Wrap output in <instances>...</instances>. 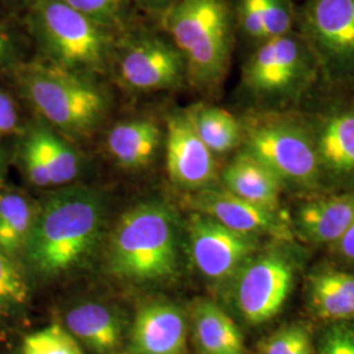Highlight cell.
Wrapping results in <instances>:
<instances>
[{
  "instance_id": "obj_5",
  "label": "cell",
  "mask_w": 354,
  "mask_h": 354,
  "mask_svg": "<svg viewBox=\"0 0 354 354\" xmlns=\"http://www.w3.org/2000/svg\"><path fill=\"white\" fill-rule=\"evenodd\" d=\"M304 264L297 241H272L250 257L226 283L228 301L248 326H263L279 315Z\"/></svg>"
},
{
  "instance_id": "obj_33",
  "label": "cell",
  "mask_w": 354,
  "mask_h": 354,
  "mask_svg": "<svg viewBox=\"0 0 354 354\" xmlns=\"http://www.w3.org/2000/svg\"><path fill=\"white\" fill-rule=\"evenodd\" d=\"M19 124V113L10 95L0 89V136L12 133Z\"/></svg>"
},
{
  "instance_id": "obj_30",
  "label": "cell",
  "mask_w": 354,
  "mask_h": 354,
  "mask_svg": "<svg viewBox=\"0 0 354 354\" xmlns=\"http://www.w3.org/2000/svg\"><path fill=\"white\" fill-rule=\"evenodd\" d=\"M291 26L292 11L290 0H264L266 39L289 35L291 33Z\"/></svg>"
},
{
  "instance_id": "obj_26",
  "label": "cell",
  "mask_w": 354,
  "mask_h": 354,
  "mask_svg": "<svg viewBox=\"0 0 354 354\" xmlns=\"http://www.w3.org/2000/svg\"><path fill=\"white\" fill-rule=\"evenodd\" d=\"M15 260L0 250V315L20 308L29 298V285Z\"/></svg>"
},
{
  "instance_id": "obj_4",
  "label": "cell",
  "mask_w": 354,
  "mask_h": 354,
  "mask_svg": "<svg viewBox=\"0 0 354 354\" xmlns=\"http://www.w3.org/2000/svg\"><path fill=\"white\" fill-rule=\"evenodd\" d=\"M241 127L244 150L273 171L285 188L308 196L322 190L315 143L306 118L268 112Z\"/></svg>"
},
{
  "instance_id": "obj_10",
  "label": "cell",
  "mask_w": 354,
  "mask_h": 354,
  "mask_svg": "<svg viewBox=\"0 0 354 354\" xmlns=\"http://www.w3.org/2000/svg\"><path fill=\"white\" fill-rule=\"evenodd\" d=\"M188 252L200 274L226 285L243 264L257 252L261 238L245 235L200 213H192L185 223Z\"/></svg>"
},
{
  "instance_id": "obj_1",
  "label": "cell",
  "mask_w": 354,
  "mask_h": 354,
  "mask_svg": "<svg viewBox=\"0 0 354 354\" xmlns=\"http://www.w3.org/2000/svg\"><path fill=\"white\" fill-rule=\"evenodd\" d=\"M106 225V203L87 187L50 196L36 212L24 256L41 279H58L86 264L97 250Z\"/></svg>"
},
{
  "instance_id": "obj_9",
  "label": "cell",
  "mask_w": 354,
  "mask_h": 354,
  "mask_svg": "<svg viewBox=\"0 0 354 354\" xmlns=\"http://www.w3.org/2000/svg\"><path fill=\"white\" fill-rule=\"evenodd\" d=\"M302 38L330 82L354 80V0H308Z\"/></svg>"
},
{
  "instance_id": "obj_2",
  "label": "cell",
  "mask_w": 354,
  "mask_h": 354,
  "mask_svg": "<svg viewBox=\"0 0 354 354\" xmlns=\"http://www.w3.org/2000/svg\"><path fill=\"white\" fill-rule=\"evenodd\" d=\"M181 225L162 201H147L121 215L106 248L108 272L131 285H158L176 277L181 264Z\"/></svg>"
},
{
  "instance_id": "obj_16",
  "label": "cell",
  "mask_w": 354,
  "mask_h": 354,
  "mask_svg": "<svg viewBox=\"0 0 354 354\" xmlns=\"http://www.w3.org/2000/svg\"><path fill=\"white\" fill-rule=\"evenodd\" d=\"M354 219V189L311 196L291 216L295 239L313 245L332 247Z\"/></svg>"
},
{
  "instance_id": "obj_11",
  "label": "cell",
  "mask_w": 354,
  "mask_h": 354,
  "mask_svg": "<svg viewBox=\"0 0 354 354\" xmlns=\"http://www.w3.org/2000/svg\"><path fill=\"white\" fill-rule=\"evenodd\" d=\"M317 150L322 190L354 189V100L307 120Z\"/></svg>"
},
{
  "instance_id": "obj_19",
  "label": "cell",
  "mask_w": 354,
  "mask_h": 354,
  "mask_svg": "<svg viewBox=\"0 0 354 354\" xmlns=\"http://www.w3.org/2000/svg\"><path fill=\"white\" fill-rule=\"evenodd\" d=\"M223 188L248 203L272 210L281 209L285 189L279 176L250 152H239L222 171Z\"/></svg>"
},
{
  "instance_id": "obj_14",
  "label": "cell",
  "mask_w": 354,
  "mask_h": 354,
  "mask_svg": "<svg viewBox=\"0 0 354 354\" xmlns=\"http://www.w3.org/2000/svg\"><path fill=\"white\" fill-rule=\"evenodd\" d=\"M165 146L168 176L176 187L197 192L214 185V153L197 134L188 112L169 115Z\"/></svg>"
},
{
  "instance_id": "obj_35",
  "label": "cell",
  "mask_w": 354,
  "mask_h": 354,
  "mask_svg": "<svg viewBox=\"0 0 354 354\" xmlns=\"http://www.w3.org/2000/svg\"><path fill=\"white\" fill-rule=\"evenodd\" d=\"M140 1L150 8H168L169 6L176 3L177 0H140Z\"/></svg>"
},
{
  "instance_id": "obj_28",
  "label": "cell",
  "mask_w": 354,
  "mask_h": 354,
  "mask_svg": "<svg viewBox=\"0 0 354 354\" xmlns=\"http://www.w3.org/2000/svg\"><path fill=\"white\" fill-rule=\"evenodd\" d=\"M315 354H354V323L327 324L317 339Z\"/></svg>"
},
{
  "instance_id": "obj_15",
  "label": "cell",
  "mask_w": 354,
  "mask_h": 354,
  "mask_svg": "<svg viewBox=\"0 0 354 354\" xmlns=\"http://www.w3.org/2000/svg\"><path fill=\"white\" fill-rule=\"evenodd\" d=\"M189 322L171 302L153 301L137 311L130 330L133 354H187Z\"/></svg>"
},
{
  "instance_id": "obj_31",
  "label": "cell",
  "mask_w": 354,
  "mask_h": 354,
  "mask_svg": "<svg viewBox=\"0 0 354 354\" xmlns=\"http://www.w3.org/2000/svg\"><path fill=\"white\" fill-rule=\"evenodd\" d=\"M239 15L243 30L250 37L264 41V0H241Z\"/></svg>"
},
{
  "instance_id": "obj_6",
  "label": "cell",
  "mask_w": 354,
  "mask_h": 354,
  "mask_svg": "<svg viewBox=\"0 0 354 354\" xmlns=\"http://www.w3.org/2000/svg\"><path fill=\"white\" fill-rule=\"evenodd\" d=\"M33 26L51 66L76 75H100L111 59L109 29L62 0H37Z\"/></svg>"
},
{
  "instance_id": "obj_3",
  "label": "cell",
  "mask_w": 354,
  "mask_h": 354,
  "mask_svg": "<svg viewBox=\"0 0 354 354\" xmlns=\"http://www.w3.org/2000/svg\"><path fill=\"white\" fill-rule=\"evenodd\" d=\"M226 0H177L167 8L165 30L187 66V77L203 89L215 88L227 74L232 21Z\"/></svg>"
},
{
  "instance_id": "obj_25",
  "label": "cell",
  "mask_w": 354,
  "mask_h": 354,
  "mask_svg": "<svg viewBox=\"0 0 354 354\" xmlns=\"http://www.w3.org/2000/svg\"><path fill=\"white\" fill-rule=\"evenodd\" d=\"M256 354H315L311 328L304 322L286 323L257 344Z\"/></svg>"
},
{
  "instance_id": "obj_32",
  "label": "cell",
  "mask_w": 354,
  "mask_h": 354,
  "mask_svg": "<svg viewBox=\"0 0 354 354\" xmlns=\"http://www.w3.org/2000/svg\"><path fill=\"white\" fill-rule=\"evenodd\" d=\"M23 160H24L26 175L32 184H35L37 187H51L50 180L46 174L42 159L38 153L36 146L29 138H26V143H24Z\"/></svg>"
},
{
  "instance_id": "obj_34",
  "label": "cell",
  "mask_w": 354,
  "mask_h": 354,
  "mask_svg": "<svg viewBox=\"0 0 354 354\" xmlns=\"http://www.w3.org/2000/svg\"><path fill=\"white\" fill-rule=\"evenodd\" d=\"M335 259L342 263L354 264V219L340 241L329 248Z\"/></svg>"
},
{
  "instance_id": "obj_12",
  "label": "cell",
  "mask_w": 354,
  "mask_h": 354,
  "mask_svg": "<svg viewBox=\"0 0 354 354\" xmlns=\"http://www.w3.org/2000/svg\"><path fill=\"white\" fill-rule=\"evenodd\" d=\"M190 207L207 215L221 225L245 235L269 238L270 241H295L291 216L285 212L266 209L232 194L223 187H209L193 192Z\"/></svg>"
},
{
  "instance_id": "obj_23",
  "label": "cell",
  "mask_w": 354,
  "mask_h": 354,
  "mask_svg": "<svg viewBox=\"0 0 354 354\" xmlns=\"http://www.w3.org/2000/svg\"><path fill=\"white\" fill-rule=\"evenodd\" d=\"M197 134L213 153L232 151L243 140V127L235 115L218 106H198L188 112Z\"/></svg>"
},
{
  "instance_id": "obj_22",
  "label": "cell",
  "mask_w": 354,
  "mask_h": 354,
  "mask_svg": "<svg viewBox=\"0 0 354 354\" xmlns=\"http://www.w3.org/2000/svg\"><path fill=\"white\" fill-rule=\"evenodd\" d=\"M36 212L19 190L0 187V250L13 259L24 252Z\"/></svg>"
},
{
  "instance_id": "obj_37",
  "label": "cell",
  "mask_w": 354,
  "mask_h": 354,
  "mask_svg": "<svg viewBox=\"0 0 354 354\" xmlns=\"http://www.w3.org/2000/svg\"><path fill=\"white\" fill-rule=\"evenodd\" d=\"M8 38L6 37V35H3V32L0 30V42H7Z\"/></svg>"
},
{
  "instance_id": "obj_38",
  "label": "cell",
  "mask_w": 354,
  "mask_h": 354,
  "mask_svg": "<svg viewBox=\"0 0 354 354\" xmlns=\"http://www.w3.org/2000/svg\"><path fill=\"white\" fill-rule=\"evenodd\" d=\"M3 160H4V155H3V151L0 150V171L3 168Z\"/></svg>"
},
{
  "instance_id": "obj_13",
  "label": "cell",
  "mask_w": 354,
  "mask_h": 354,
  "mask_svg": "<svg viewBox=\"0 0 354 354\" xmlns=\"http://www.w3.org/2000/svg\"><path fill=\"white\" fill-rule=\"evenodd\" d=\"M122 83L136 91L177 88L187 77L184 57L174 42L158 36L133 39L118 57Z\"/></svg>"
},
{
  "instance_id": "obj_18",
  "label": "cell",
  "mask_w": 354,
  "mask_h": 354,
  "mask_svg": "<svg viewBox=\"0 0 354 354\" xmlns=\"http://www.w3.org/2000/svg\"><path fill=\"white\" fill-rule=\"evenodd\" d=\"M64 328L92 353L117 354L125 324L111 306L89 301L77 304L66 314Z\"/></svg>"
},
{
  "instance_id": "obj_20",
  "label": "cell",
  "mask_w": 354,
  "mask_h": 354,
  "mask_svg": "<svg viewBox=\"0 0 354 354\" xmlns=\"http://www.w3.org/2000/svg\"><path fill=\"white\" fill-rule=\"evenodd\" d=\"M189 327L200 354H248L241 329L213 301L198 299L192 304Z\"/></svg>"
},
{
  "instance_id": "obj_39",
  "label": "cell",
  "mask_w": 354,
  "mask_h": 354,
  "mask_svg": "<svg viewBox=\"0 0 354 354\" xmlns=\"http://www.w3.org/2000/svg\"><path fill=\"white\" fill-rule=\"evenodd\" d=\"M118 354H133V353H131V352H129V351H127V352H122V353H118Z\"/></svg>"
},
{
  "instance_id": "obj_36",
  "label": "cell",
  "mask_w": 354,
  "mask_h": 354,
  "mask_svg": "<svg viewBox=\"0 0 354 354\" xmlns=\"http://www.w3.org/2000/svg\"><path fill=\"white\" fill-rule=\"evenodd\" d=\"M10 53V41L0 42V62L8 55Z\"/></svg>"
},
{
  "instance_id": "obj_17",
  "label": "cell",
  "mask_w": 354,
  "mask_h": 354,
  "mask_svg": "<svg viewBox=\"0 0 354 354\" xmlns=\"http://www.w3.org/2000/svg\"><path fill=\"white\" fill-rule=\"evenodd\" d=\"M307 308L326 324L354 323V272L319 266L306 279Z\"/></svg>"
},
{
  "instance_id": "obj_21",
  "label": "cell",
  "mask_w": 354,
  "mask_h": 354,
  "mask_svg": "<svg viewBox=\"0 0 354 354\" xmlns=\"http://www.w3.org/2000/svg\"><path fill=\"white\" fill-rule=\"evenodd\" d=\"M162 131L149 120L120 122L108 133L106 147L114 160L129 169L150 165L159 151Z\"/></svg>"
},
{
  "instance_id": "obj_24",
  "label": "cell",
  "mask_w": 354,
  "mask_h": 354,
  "mask_svg": "<svg viewBox=\"0 0 354 354\" xmlns=\"http://www.w3.org/2000/svg\"><path fill=\"white\" fill-rule=\"evenodd\" d=\"M28 138L36 146L51 187H62L75 180L80 172V159L75 150L45 127H36Z\"/></svg>"
},
{
  "instance_id": "obj_7",
  "label": "cell",
  "mask_w": 354,
  "mask_h": 354,
  "mask_svg": "<svg viewBox=\"0 0 354 354\" xmlns=\"http://www.w3.org/2000/svg\"><path fill=\"white\" fill-rule=\"evenodd\" d=\"M20 84L38 113L68 136H89L108 113V97L91 77L51 64L23 70Z\"/></svg>"
},
{
  "instance_id": "obj_29",
  "label": "cell",
  "mask_w": 354,
  "mask_h": 354,
  "mask_svg": "<svg viewBox=\"0 0 354 354\" xmlns=\"http://www.w3.org/2000/svg\"><path fill=\"white\" fill-rule=\"evenodd\" d=\"M76 11L111 29L120 21L124 0H62Z\"/></svg>"
},
{
  "instance_id": "obj_27",
  "label": "cell",
  "mask_w": 354,
  "mask_h": 354,
  "mask_svg": "<svg viewBox=\"0 0 354 354\" xmlns=\"http://www.w3.org/2000/svg\"><path fill=\"white\" fill-rule=\"evenodd\" d=\"M21 354H84L82 345L64 326L54 323L26 336Z\"/></svg>"
},
{
  "instance_id": "obj_8",
  "label": "cell",
  "mask_w": 354,
  "mask_h": 354,
  "mask_svg": "<svg viewBox=\"0 0 354 354\" xmlns=\"http://www.w3.org/2000/svg\"><path fill=\"white\" fill-rule=\"evenodd\" d=\"M317 64L304 38H268L250 57L243 83L256 99L283 106L298 100L314 82Z\"/></svg>"
}]
</instances>
